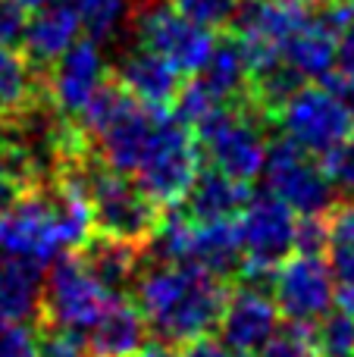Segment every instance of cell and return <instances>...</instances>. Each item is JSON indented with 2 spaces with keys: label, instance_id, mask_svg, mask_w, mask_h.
Segmentation results:
<instances>
[{
  "label": "cell",
  "instance_id": "cell-9",
  "mask_svg": "<svg viewBox=\"0 0 354 357\" xmlns=\"http://www.w3.org/2000/svg\"><path fill=\"white\" fill-rule=\"evenodd\" d=\"M0 251L38 260L44 266L56 254L66 251L60 241V229H56L54 182H44L22 191L0 213Z\"/></svg>",
  "mask_w": 354,
  "mask_h": 357
},
{
  "label": "cell",
  "instance_id": "cell-43",
  "mask_svg": "<svg viewBox=\"0 0 354 357\" xmlns=\"http://www.w3.org/2000/svg\"><path fill=\"white\" fill-rule=\"evenodd\" d=\"M238 3H245V0H238Z\"/></svg>",
  "mask_w": 354,
  "mask_h": 357
},
{
  "label": "cell",
  "instance_id": "cell-23",
  "mask_svg": "<svg viewBox=\"0 0 354 357\" xmlns=\"http://www.w3.org/2000/svg\"><path fill=\"white\" fill-rule=\"evenodd\" d=\"M323 260L336 282H354V201L336 197L323 213Z\"/></svg>",
  "mask_w": 354,
  "mask_h": 357
},
{
  "label": "cell",
  "instance_id": "cell-26",
  "mask_svg": "<svg viewBox=\"0 0 354 357\" xmlns=\"http://www.w3.org/2000/svg\"><path fill=\"white\" fill-rule=\"evenodd\" d=\"M314 357H354V317L345 310H326L311 323Z\"/></svg>",
  "mask_w": 354,
  "mask_h": 357
},
{
  "label": "cell",
  "instance_id": "cell-35",
  "mask_svg": "<svg viewBox=\"0 0 354 357\" xmlns=\"http://www.w3.org/2000/svg\"><path fill=\"white\" fill-rule=\"evenodd\" d=\"M336 69L354 85V19L339 35V50H336Z\"/></svg>",
  "mask_w": 354,
  "mask_h": 357
},
{
  "label": "cell",
  "instance_id": "cell-4",
  "mask_svg": "<svg viewBox=\"0 0 354 357\" xmlns=\"http://www.w3.org/2000/svg\"><path fill=\"white\" fill-rule=\"evenodd\" d=\"M295 226L298 213L288 204H282L276 195L263 191L245 201L238 210V232H242V270L236 282L270 289L273 270L295 254Z\"/></svg>",
  "mask_w": 354,
  "mask_h": 357
},
{
  "label": "cell",
  "instance_id": "cell-36",
  "mask_svg": "<svg viewBox=\"0 0 354 357\" xmlns=\"http://www.w3.org/2000/svg\"><path fill=\"white\" fill-rule=\"evenodd\" d=\"M135 357H179V348L169 345V342L154 339V342H144V345L138 348Z\"/></svg>",
  "mask_w": 354,
  "mask_h": 357
},
{
  "label": "cell",
  "instance_id": "cell-16",
  "mask_svg": "<svg viewBox=\"0 0 354 357\" xmlns=\"http://www.w3.org/2000/svg\"><path fill=\"white\" fill-rule=\"evenodd\" d=\"M35 16L25 19L22 31V54L29 56V63L44 73L50 63H56L82 35L79 13L69 0H54L47 6L31 10Z\"/></svg>",
  "mask_w": 354,
  "mask_h": 357
},
{
  "label": "cell",
  "instance_id": "cell-41",
  "mask_svg": "<svg viewBox=\"0 0 354 357\" xmlns=\"http://www.w3.org/2000/svg\"><path fill=\"white\" fill-rule=\"evenodd\" d=\"M307 3H311V6H320V3H326V0H307Z\"/></svg>",
  "mask_w": 354,
  "mask_h": 357
},
{
  "label": "cell",
  "instance_id": "cell-22",
  "mask_svg": "<svg viewBox=\"0 0 354 357\" xmlns=\"http://www.w3.org/2000/svg\"><path fill=\"white\" fill-rule=\"evenodd\" d=\"M336 50H339V31H332L323 19L314 16L282 44V60L301 75V79L320 82L336 69Z\"/></svg>",
  "mask_w": 354,
  "mask_h": 357
},
{
  "label": "cell",
  "instance_id": "cell-25",
  "mask_svg": "<svg viewBox=\"0 0 354 357\" xmlns=\"http://www.w3.org/2000/svg\"><path fill=\"white\" fill-rule=\"evenodd\" d=\"M79 13L85 38L98 44H110L129 29L132 0H69Z\"/></svg>",
  "mask_w": 354,
  "mask_h": 357
},
{
  "label": "cell",
  "instance_id": "cell-20",
  "mask_svg": "<svg viewBox=\"0 0 354 357\" xmlns=\"http://www.w3.org/2000/svg\"><path fill=\"white\" fill-rule=\"evenodd\" d=\"M188 264L204 266L207 273L236 282L242 270V232H238V216H223V220L194 222L192 248H188Z\"/></svg>",
  "mask_w": 354,
  "mask_h": 357
},
{
  "label": "cell",
  "instance_id": "cell-5",
  "mask_svg": "<svg viewBox=\"0 0 354 357\" xmlns=\"http://www.w3.org/2000/svg\"><path fill=\"white\" fill-rule=\"evenodd\" d=\"M125 35L173 63L185 79L204 66L217 41V31L188 19L182 10H176L173 0H132Z\"/></svg>",
  "mask_w": 354,
  "mask_h": 357
},
{
  "label": "cell",
  "instance_id": "cell-14",
  "mask_svg": "<svg viewBox=\"0 0 354 357\" xmlns=\"http://www.w3.org/2000/svg\"><path fill=\"white\" fill-rule=\"evenodd\" d=\"M163 110H151V107L138 104L135 98L91 138V148L107 167L119 169V173H129L138 167L144 148L151 142V132L157 126V116Z\"/></svg>",
  "mask_w": 354,
  "mask_h": 357
},
{
  "label": "cell",
  "instance_id": "cell-3",
  "mask_svg": "<svg viewBox=\"0 0 354 357\" xmlns=\"http://www.w3.org/2000/svg\"><path fill=\"white\" fill-rule=\"evenodd\" d=\"M198 169L201 148L192 126H185L169 110H163L157 116V126L151 132V142L144 148L141 160L132 169V178L151 201H157L160 207H176L185 197Z\"/></svg>",
  "mask_w": 354,
  "mask_h": 357
},
{
  "label": "cell",
  "instance_id": "cell-42",
  "mask_svg": "<svg viewBox=\"0 0 354 357\" xmlns=\"http://www.w3.org/2000/svg\"><path fill=\"white\" fill-rule=\"evenodd\" d=\"M342 3H345V6H351V10H354V0H342Z\"/></svg>",
  "mask_w": 354,
  "mask_h": 357
},
{
  "label": "cell",
  "instance_id": "cell-6",
  "mask_svg": "<svg viewBox=\"0 0 354 357\" xmlns=\"http://www.w3.org/2000/svg\"><path fill=\"white\" fill-rule=\"evenodd\" d=\"M273 129L314 157H326L354 135L348 100L326 85H298L276 110Z\"/></svg>",
  "mask_w": 354,
  "mask_h": 357
},
{
  "label": "cell",
  "instance_id": "cell-34",
  "mask_svg": "<svg viewBox=\"0 0 354 357\" xmlns=\"http://www.w3.org/2000/svg\"><path fill=\"white\" fill-rule=\"evenodd\" d=\"M179 357H229V348H226L213 333H207V335H198V339H192V342H182Z\"/></svg>",
  "mask_w": 354,
  "mask_h": 357
},
{
  "label": "cell",
  "instance_id": "cell-37",
  "mask_svg": "<svg viewBox=\"0 0 354 357\" xmlns=\"http://www.w3.org/2000/svg\"><path fill=\"white\" fill-rule=\"evenodd\" d=\"M332 304H336L339 310H345L348 317H354V282H336Z\"/></svg>",
  "mask_w": 354,
  "mask_h": 357
},
{
  "label": "cell",
  "instance_id": "cell-29",
  "mask_svg": "<svg viewBox=\"0 0 354 357\" xmlns=\"http://www.w3.org/2000/svg\"><path fill=\"white\" fill-rule=\"evenodd\" d=\"M29 188H35V178H31L25 160L0 138V213Z\"/></svg>",
  "mask_w": 354,
  "mask_h": 357
},
{
  "label": "cell",
  "instance_id": "cell-30",
  "mask_svg": "<svg viewBox=\"0 0 354 357\" xmlns=\"http://www.w3.org/2000/svg\"><path fill=\"white\" fill-rule=\"evenodd\" d=\"M176 10H182L188 19H194L204 29H229L232 19H236L238 0H173Z\"/></svg>",
  "mask_w": 354,
  "mask_h": 357
},
{
  "label": "cell",
  "instance_id": "cell-8",
  "mask_svg": "<svg viewBox=\"0 0 354 357\" xmlns=\"http://www.w3.org/2000/svg\"><path fill=\"white\" fill-rule=\"evenodd\" d=\"M261 176L267 182L270 195H276L282 204H288L298 216L326 213V207L339 197L320 157L301 151L286 135L270 142Z\"/></svg>",
  "mask_w": 354,
  "mask_h": 357
},
{
  "label": "cell",
  "instance_id": "cell-32",
  "mask_svg": "<svg viewBox=\"0 0 354 357\" xmlns=\"http://www.w3.org/2000/svg\"><path fill=\"white\" fill-rule=\"evenodd\" d=\"M0 357H38L35 323H0Z\"/></svg>",
  "mask_w": 354,
  "mask_h": 357
},
{
  "label": "cell",
  "instance_id": "cell-1",
  "mask_svg": "<svg viewBox=\"0 0 354 357\" xmlns=\"http://www.w3.org/2000/svg\"><path fill=\"white\" fill-rule=\"evenodd\" d=\"M129 298L138 304L151 339L179 348L198 335L217 333L229 282L198 264H151L144 260Z\"/></svg>",
  "mask_w": 354,
  "mask_h": 357
},
{
  "label": "cell",
  "instance_id": "cell-28",
  "mask_svg": "<svg viewBox=\"0 0 354 357\" xmlns=\"http://www.w3.org/2000/svg\"><path fill=\"white\" fill-rule=\"evenodd\" d=\"M257 357H314L311 348V326L307 323H292L279 320L267 342L261 345Z\"/></svg>",
  "mask_w": 354,
  "mask_h": 357
},
{
  "label": "cell",
  "instance_id": "cell-15",
  "mask_svg": "<svg viewBox=\"0 0 354 357\" xmlns=\"http://www.w3.org/2000/svg\"><path fill=\"white\" fill-rule=\"evenodd\" d=\"M75 257L85 264V270L98 279L107 295H129L144 264V245L107 232H91L75 248Z\"/></svg>",
  "mask_w": 354,
  "mask_h": 357
},
{
  "label": "cell",
  "instance_id": "cell-7",
  "mask_svg": "<svg viewBox=\"0 0 354 357\" xmlns=\"http://www.w3.org/2000/svg\"><path fill=\"white\" fill-rule=\"evenodd\" d=\"M110 298L113 295L100 289V282L85 270L75 251H63L44 266L41 304H38L35 323H54V326L85 333Z\"/></svg>",
  "mask_w": 354,
  "mask_h": 357
},
{
  "label": "cell",
  "instance_id": "cell-33",
  "mask_svg": "<svg viewBox=\"0 0 354 357\" xmlns=\"http://www.w3.org/2000/svg\"><path fill=\"white\" fill-rule=\"evenodd\" d=\"M25 19H29V10H22L16 0H0V47L22 44Z\"/></svg>",
  "mask_w": 354,
  "mask_h": 357
},
{
  "label": "cell",
  "instance_id": "cell-27",
  "mask_svg": "<svg viewBox=\"0 0 354 357\" xmlns=\"http://www.w3.org/2000/svg\"><path fill=\"white\" fill-rule=\"evenodd\" d=\"M35 335H38V357H91L82 329L35 323Z\"/></svg>",
  "mask_w": 354,
  "mask_h": 357
},
{
  "label": "cell",
  "instance_id": "cell-2",
  "mask_svg": "<svg viewBox=\"0 0 354 357\" xmlns=\"http://www.w3.org/2000/svg\"><path fill=\"white\" fill-rule=\"evenodd\" d=\"M270 129L273 123L251 100L213 107L192 126L201 148V160L223 169L232 178H242V182L261 178L270 148Z\"/></svg>",
  "mask_w": 354,
  "mask_h": 357
},
{
  "label": "cell",
  "instance_id": "cell-24",
  "mask_svg": "<svg viewBox=\"0 0 354 357\" xmlns=\"http://www.w3.org/2000/svg\"><path fill=\"white\" fill-rule=\"evenodd\" d=\"M44 94V73L16 47H0V116H13Z\"/></svg>",
  "mask_w": 354,
  "mask_h": 357
},
{
  "label": "cell",
  "instance_id": "cell-17",
  "mask_svg": "<svg viewBox=\"0 0 354 357\" xmlns=\"http://www.w3.org/2000/svg\"><path fill=\"white\" fill-rule=\"evenodd\" d=\"M148 339V323L129 295H113L85 329L91 357H135Z\"/></svg>",
  "mask_w": 354,
  "mask_h": 357
},
{
  "label": "cell",
  "instance_id": "cell-13",
  "mask_svg": "<svg viewBox=\"0 0 354 357\" xmlns=\"http://www.w3.org/2000/svg\"><path fill=\"white\" fill-rule=\"evenodd\" d=\"M110 73L138 104L151 107V110H169L182 82H185V75L173 63H167L154 50L141 47L135 41L119 50L116 66H110Z\"/></svg>",
  "mask_w": 354,
  "mask_h": 357
},
{
  "label": "cell",
  "instance_id": "cell-39",
  "mask_svg": "<svg viewBox=\"0 0 354 357\" xmlns=\"http://www.w3.org/2000/svg\"><path fill=\"white\" fill-rule=\"evenodd\" d=\"M348 110H351V129H354V88H351V94H348Z\"/></svg>",
  "mask_w": 354,
  "mask_h": 357
},
{
  "label": "cell",
  "instance_id": "cell-18",
  "mask_svg": "<svg viewBox=\"0 0 354 357\" xmlns=\"http://www.w3.org/2000/svg\"><path fill=\"white\" fill-rule=\"evenodd\" d=\"M213 104H242L248 100V60L242 41L232 29H220L210 56L192 75Z\"/></svg>",
  "mask_w": 354,
  "mask_h": 357
},
{
  "label": "cell",
  "instance_id": "cell-11",
  "mask_svg": "<svg viewBox=\"0 0 354 357\" xmlns=\"http://www.w3.org/2000/svg\"><path fill=\"white\" fill-rule=\"evenodd\" d=\"M107 75H110V66L100 54V44L91 38H82L60 60L44 69V94L56 110L75 119V113L104 85Z\"/></svg>",
  "mask_w": 354,
  "mask_h": 357
},
{
  "label": "cell",
  "instance_id": "cell-38",
  "mask_svg": "<svg viewBox=\"0 0 354 357\" xmlns=\"http://www.w3.org/2000/svg\"><path fill=\"white\" fill-rule=\"evenodd\" d=\"M19 6H22V10H38V6H47V3H54V0H16Z\"/></svg>",
  "mask_w": 354,
  "mask_h": 357
},
{
  "label": "cell",
  "instance_id": "cell-31",
  "mask_svg": "<svg viewBox=\"0 0 354 357\" xmlns=\"http://www.w3.org/2000/svg\"><path fill=\"white\" fill-rule=\"evenodd\" d=\"M320 163H323L336 195L345 197V201H354V135L339 144L336 151H330L326 157H320Z\"/></svg>",
  "mask_w": 354,
  "mask_h": 357
},
{
  "label": "cell",
  "instance_id": "cell-19",
  "mask_svg": "<svg viewBox=\"0 0 354 357\" xmlns=\"http://www.w3.org/2000/svg\"><path fill=\"white\" fill-rule=\"evenodd\" d=\"M248 197H251V182L232 178L223 169L207 163V167L198 169L194 182L188 185L179 207L194 222H207V220H223V216H238V210L245 207Z\"/></svg>",
  "mask_w": 354,
  "mask_h": 357
},
{
  "label": "cell",
  "instance_id": "cell-12",
  "mask_svg": "<svg viewBox=\"0 0 354 357\" xmlns=\"http://www.w3.org/2000/svg\"><path fill=\"white\" fill-rule=\"evenodd\" d=\"M279 310L270 295V289L236 282V291H229L223 304V314L217 323V339L229 351H261V345L279 326Z\"/></svg>",
  "mask_w": 354,
  "mask_h": 357
},
{
  "label": "cell",
  "instance_id": "cell-21",
  "mask_svg": "<svg viewBox=\"0 0 354 357\" xmlns=\"http://www.w3.org/2000/svg\"><path fill=\"white\" fill-rule=\"evenodd\" d=\"M44 264L0 251V323H35Z\"/></svg>",
  "mask_w": 354,
  "mask_h": 357
},
{
  "label": "cell",
  "instance_id": "cell-10",
  "mask_svg": "<svg viewBox=\"0 0 354 357\" xmlns=\"http://www.w3.org/2000/svg\"><path fill=\"white\" fill-rule=\"evenodd\" d=\"M270 295L276 301L282 320L307 323L326 314L332 307L336 295V279L320 254H288L270 279Z\"/></svg>",
  "mask_w": 354,
  "mask_h": 357
},
{
  "label": "cell",
  "instance_id": "cell-40",
  "mask_svg": "<svg viewBox=\"0 0 354 357\" xmlns=\"http://www.w3.org/2000/svg\"><path fill=\"white\" fill-rule=\"evenodd\" d=\"M229 357H257L254 351H229Z\"/></svg>",
  "mask_w": 354,
  "mask_h": 357
}]
</instances>
